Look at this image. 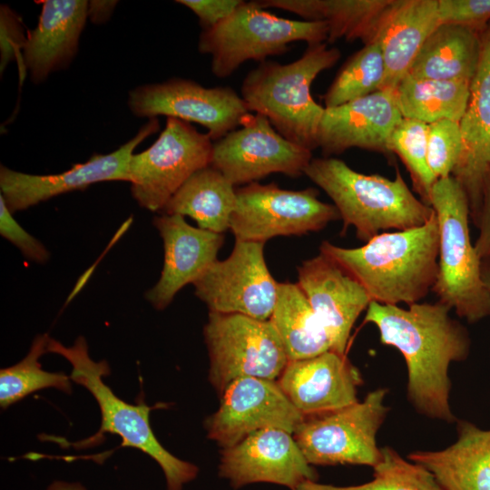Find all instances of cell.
<instances>
[{"label":"cell","instance_id":"cell-9","mask_svg":"<svg viewBox=\"0 0 490 490\" xmlns=\"http://www.w3.org/2000/svg\"><path fill=\"white\" fill-rule=\"evenodd\" d=\"M387 389L369 392L363 401L305 418L293 436L309 465H364L374 467L381 459L377 434L389 408Z\"/></svg>","mask_w":490,"mask_h":490},{"label":"cell","instance_id":"cell-28","mask_svg":"<svg viewBox=\"0 0 490 490\" xmlns=\"http://www.w3.org/2000/svg\"><path fill=\"white\" fill-rule=\"evenodd\" d=\"M236 202L234 185L220 171L209 165L191 175L162 211L188 216L199 228L223 234L230 230Z\"/></svg>","mask_w":490,"mask_h":490},{"label":"cell","instance_id":"cell-39","mask_svg":"<svg viewBox=\"0 0 490 490\" xmlns=\"http://www.w3.org/2000/svg\"><path fill=\"white\" fill-rule=\"evenodd\" d=\"M176 3L191 10L202 29L220 24L243 3L242 0H178Z\"/></svg>","mask_w":490,"mask_h":490},{"label":"cell","instance_id":"cell-27","mask_svg":"<svg viewBox=\"0 0 490 490\" xmlns=\"http://www.w3.org/2000/svg\"><path fill=\"white\" fill-rule=\"evenodd\" d=\"M482 32L440 24L425 41L407 74L472 82L481 56Z\"/></svg>","mask_w":490,"mask_h":490},{"label":"cell","instance_id":"cell-24","mask_svg":"<svg viewBox=\"0 0 490 490\" xmlns=\"http://www.w3.org/2000/svg\"><path fill=\"white\" fill-rule=\"evenodd\" d=\"M407 459L424 466L443 490H490V429L457 421L454 444L437 451H414Z\"/></svg>","mask_w":490,"mask_h":490},{"label":"cell","instance_id":"cell-21","mask_svg":"<svg viewBox=\"0 0 490 490\" xmlns=\"http://www.w3.org/2000/svg\"><path fill=\"white\" fill-rule=\"evenodd\" d=\"M152 222L163 241L164 260L161 277L145 298L162 310L179 290L193 284L217 260L224 235L195 228L181 215L162 213Z\"/></svg>","mask_w":490,"mask_h":490},{"label":"cell","instance_id":"cell-19","mask_svg":"<svg viewBox=\"0 0 490 490\" xmlns=\"http://www.w3.org/2000/svg\"><path fill=\"white\" fill-rule=\"evenodd\" d=\"M403 116L394 90H378L344 104L325 108L318 147L325 157L350 148L389 153V140Z\"/></svg>","mask_w":490,"mask_h":490},{"label":"cell","instance_id":"cell-5","mask_svg":"<svg viewBox=\"0 0 490 490\" xmlns=\"http://www.w3.org/2000/svg\"><path fill=\"white\" fill-rule=\"evenodd\" d=\"M47 352L60 355L71 364V380L86 388L100 409L98 433L75 443V447L97 445L103 434L110 433L121 437V446L136 448L156 461L164 473L167 490H181L184 484L196 477L199 469L195 465L174 456L156 438L150 424L152 407L144 403L125 402L103 382V377L110 374V367L106 360L95 361L90 357L83 337H78L69 347L50 338Z\"/></svg>","mask_w":490,"mask_h":490},{"label":"cell","instance_id":"cell-3","mask_svg":"<svg viewBox=\"0 0 490 490\" xmlns=\"http://www.w3.org/2000/svg\"><path fill=\"white\" fill-rule=\"evenodd\" d=\"M333 201L343 220L368 242L380 230H404L425 224L434 209L417 199L397 171L394 180L364 174L334 157L312 159L305 173Z\"/></svg>","mask_w":490,"mask_h":490},{"label":"cell","instance_id":"cell-22","mask_svg":"<svg viewBox=\"0 0 490 490\" xmlns=\"http://www.w3.org/2000/svg\"><path fill=\"white\" fill-rule=\"evenodd\" d=\"M481 38L479 64L470 84L466 109L459 122L462 153L452 173L467 195L474 224L480 212L485 185L490 181V24Z\"/></svg>","mask_w":490,"mask_h":490},{"label":"cell","instance_id":"cell-33","mask_svg":"<svg viewBox=\"0 0 490 490\" xmlns=\"http://www.w3.org/2000/svg\"><path fill=\"white\" fill-rule=\"evenodd\" d=\"M381 459L373 467V478L365 484L335 486L305 481L294 490H443L424 466L405 459L390 446L381 447Z\"/></svg>","mask_w":490,"mask_h":490},{"label":"cell","instance_id":"cell-15","mask_svg":"<svg viewBox=\"0 0 490 490\" xmlns=\"http://www.w3.org/2000/svg\"><path fill=\"white\" fill-rule=\"evenodd\" d=\"M160 127L157 118H151L134 137L117 150L94 154L87 162L76 163L61 173L37 175L0 166V195L12 213L26 210L49 199L101 182L129 181V162L134 149Z\"/></svg>","mask_w":490,"mask_h":490},{"label":"cell","instance_id":"cell-25","mask_svg":"<svg viewBox=\"0 0 490 490\" xmlns=\"http://www.w3.org/2000/svg\"><path fill=\"white\" fill-rule=\"evenodd\" d=\"M437 0H396L380 31L385 77L379 90H394L439 25Z\"/></svg>","mask_w":490,"mask_h":490},{"label":"cell","instance_id":"cell-12","mask_svg":"<svg viewBox=\"0 0 490 490\" xmlns=\"http://www.w3.org/2000/svg\"><path fill=\"white\" fill-rule=\"evenodd\" d=\"M128 106L138 117L165 115L199 123L217 141L241 126L251 114L232 88H207L178 77L136 87L129 93Z\"/></svg>","mask_w":490,"mask_h":490},{"label":"cell","instance_id":"cell-18","mask_svg":"<svg viewBox=\"0 0 490 490\" xmlns=\"http://www.w3.org/2000/svg\"><path fill=\"white\" fill-rule=\"evenodd\" d=\"M298 284L327 328L333 351L345 355L351 329L372 301L365 288L339 263L319 252L298 268Z\"/></svg>","mask_w":490,"mask_h":490},{"label":"cell","instance_id":"cell-26","mask_svg":"<svg viewBox=\"0 0 490 490\" xmlns=\"http://www.w3.org/2000/svg\"><path fill=\"white\" fill-rule=\"evenodd\" d=\"M396 0H263L255 4L263 9L279 8L294 13L305 21H326L328 42L339 38L377 42L382 26Z\"/></svg>","mask_w":490,"mask_h":490},{"label":"cell","instance_id":"cell-23","mask_svg":"<svg viewBox=\"0 0 490 490\" xmlns=\"http://www.w3.org/2000/svg\"><path fill=\"white\" fill-rule=\"evenodd\" d=\"M36 26L26 33L23 50L25 74L34 83L69 66L77 54L80 36L88 19V1H41Z\"/></svg>","mask_w":490,"mask_h":490},{"label":"cell","instance_id":"cell-17","mask_svg":"<svg viewBox=\"0 0 490 490\" xmlns=\"http://www.w3.org/2000/svg\"><path fill=\"white\" fill-rule=\"evenodd\" d=\"M220 475L234 487L269 482L294 490L318 475L299 449L293 434L278 428L251 433L235 446L223 448Z\"/></svg>","mask_w":490,"mask_h":490},{"label":"cell","instance_id":"cell-43","mask_svg":"<svg viewBox=\"0 0 490 490\" xmlns=\"http://www.w3.org/2000/svg\"><path fill=\"white\" fill-rule=\"evenodd\" d=\"M481 275L485 286L490 291V256L481 260Z\"/></svg>","mask_w":490,"mask_h":490},{"label":"cell","instance_id":"cell-41","mask_svg":"<svg viewBox=\"0 0 490 490\" xmlns=\"http://www.w3.org/2000/svg\"><path fill=\"white\" fill-rule=\"evenodd\" d=\"M117 3L114 0L88 1V18L95 24H104L112 16Z\"/></svg>","mask_w":490,"mask_h":490},{"label":"cell","instance_id":"cell-16","mask_svg":"<svg viewBox=\"0 0 490 490\" xmlns=\"http://www.w3.org/2000/svg\"><path fill=\"white\" fill-rule=\"evenodd\" d=\"M304 419L276 380L240 377L225 388L218 410L206 420L205 427L209 438L228 448L261 429L293 434Z\"/></svg>","mask_w":490,"mask_h":490},{"label":"cell","instance_id":"cell-32","mask_svg":"<svg viewBox=\"0 0 490 490\" xmlns=\"http://www.w3.org/2000/svg\"><path fill=\"white\" fill-rule=\"evenodd\" d=\"M385 71L380 44H365L341 66L323 95L324 107H336L378 91Z\"/></svg>","mask_w":490,"mask_h":490},{"label":"cell","instance_id":"cell-13","mask_svg":"<svg viewBox=\"0 0 490 490\" xmlns=\"http://www.w3.org/2000/svg\"><path fill=\"white\" fill-rule=\"evenodd\" d=\"M264 242L236 240L230 255L216 260L193 283L210 312L240 314L269 320L278 285L265 262Z\"/></svg>","mask_w":490,"mask_h":490},{"label":"cell","instance_id":"cell-20","mask_svg":"<svg viewBox=\"0 0 490 490\" xmlns=\"http://www.w3.org/2000/svg\"><path fill=\"white\" fill-rule=\"evenodd\" d=\"M277 382L307 418L358 402L357 391L362 377L346 355L329 350L310 358L289 361Z\"/></svg>","mask_w":490,"mask_h":490},{"label":"cell","instance_id":"cell-2","mask_svg":"<svg viewBox=\"0 0 490 490\" xmlns=\"http://www.w3.org/2000/svg\"><path fill=\"white\" fill-rule=\"evenodd\" d=\"M438 250L436 213L421 226L379 233L358 248H342L327 240L319 247L365 288L372 301L407 306L432 291Z\"/></svg>","mask_w":490,"mask_h":490},{"label":"cell","instance_id":"cell-40","mask_svg":"<svg viewBox=\"0 0 490 490\" xmlns=\"http://www.w3.org/2000/svg\"><path fill=\"white\" fill-rule=\"evenodd\" d=\"M475 225L479 233L474 245L482 260L490 256V181L485 185L482 206Z\"/></svg>","mask_w":490,"mask_h":490},{"label":"cell","instance_id":"cell-6","mask_svg":"<svg viewBox=\"0 0 490 490\" xmlns=\"http://www.w3.org/2000/svg\"><path fill=\"white\" fill-rule=\"evenodd\" d=\"M430 206L439 230L438 270L432 291L458 317L476 323L490 317V291L482 279V260L470 240L467 195L451 175L434 183Z\"/></svg>","mask_w":490,"mask_h":490},{"label":"cell","instance_id":"cell-14","mask_svg":"<svg viewBox=\"0 0 490 490\" xmlns=\"http://www.w3.org/2000/svg\"><path fill=\"white\" fill-rule=\"evenodd\" d=\"M312 159V151L285 139L262 114L251 113L240 128L213 143L210 165L235 186L270 173L297 178Z\"/></svg>","mask_w":490,"mask_h":490},{"label":"cell","instance_id":"cell-4","mask_svg":"<svg viewBox=\"0 0 490 490\" xmlns=\"http://www.w3.org/2000/svg\"><path fill=\"white\" fill-rule=\"evenodd\" d=\"M340 51L326 43L309 45L297 60L281 64L264 61L244 78L240 96L248 109L265 116L285 139L313 151L325 107L311 95V85L334 66Z\"/></svg>","mask_w":490,"mask_h":490},{"label":"cell","instance_id":"cell-36","mask_svg":"<svg viewBox=\"0 0 490 490\" xmlns=\"http://www.w3.org/2000/svg\"><path fill=\"white\" fill-rule=\"evenodd\" d=\"M439 24L484 31L490 24V0H437Z\"/></svg>","mask_w":490,"mask_h":490},{"label":"cell","instance_id":"cell-42","mask_svg":"<svg viewBox=\"0 0 490 490\" xmlns=\"http://www.w3.org/2000/svg\"><path fill=\"white\" fill-rule=\"evenodd\" d=\"M45 490H86V488L78 482L55 480Z\"/></svg>","mask_w":490,"mask_h":490},{"label":"cell","instance_id":"cell-11","mask_svg":"<svg viewBox=\"0 0 490 490\" xmlns=\"http://www.w3.org/2000/svg\"><path fill=\"white\" fill-rule=\"evenodd\" d=\"M230 221L236 240L264 242L277 236L318 231L340 219L334 204L318 199V191L283 190L275 183L252 182L236 190Z\"/></svg>","mask_w":490,"mask_h":490},{"label":"cell","instance_id":"cell-8","mask_svg":"<svg viewBox=\"0 0 490 490\" xmlns=\"http://www.w3.org/2000/svg\"><path fill=\"white\" fill-rule=\"evenodd\" d=\"M203 334L210 358L209 380L220 395L240 377L276 380L289 362L270 320L209 312Z\"/></svg>","mask_w":490,"mask_h":490},{"label":"cell","instance_id":"cell-31","mask_svg":"<svg viewBox=\"0 0 490 490\" xmlns=\"http://www.w3.org/2000/svg\"><path fill=\"white\" fill-rule=\"evenodd\" d=\"M48 334L37 335L27 355L18 363L0 370V406L7 408L28 395L55 388L70 394L72 380L63 372H49L42 368L40 358L47 353Z\"/></svg>","mask_w":490,"mask_h":490},{"label":"cell","instance_id":"cell-1","mask_svg":"<svg viewBox=\"0 0 490 490\" xmlns=\"http://www.w3.org/2000/svg\"><path fill=\"white\" fill-rule=\"evenodd\" d=\"M451 308L440 302H416L407 309L371 301L364 322L374 324L383 345L396 348L407 369V394L414 408L433 419L453 423L450 407L452 362L467 358L468 330L451 318Z\"/></svg>","mask_w":490,"mask_h":490},{"label":"cell","instance_id":"cell-34","mask_svg":"<svg viewBox=\"0 0 490 490\" xmlns=\"http://www.w3.org/2000/svg\"><path fill=\"white\" fill-rule=\"evenodd\" d=\"M428 124L403 118L389 140V151L397 154L408 170L421 201L430 206V195L436 181L427 162Z\"/></svg>","mask_w":490,"mask_h":490},{"label":"cell","instance_id":"cell-10","mask_svg":"<svg viewBox=\"0 0 490 490\" xmlns=\"http://www.w3.org/2000/svg\"><path fill=\"white\" fill-rule=\"evenodd\" d=\"M211 141L190 122L168 117L156 141L130 160L133 199L150 211H162L191 175L211 164Z\"/></svg>","mask_w":490,"mask_h":490},{"label":"cell","instance_id":"cell-29","mask_svg":"<svg viewBox=\"0 0 490 490\" xmlns=\"http://www.w3.org/2000/svg\"><path fill=\"white\" fill-rule=\"evenodd\" d=\"M269 320L282 342L289 361L333 350L327 328L298 283H279L277 301Z\"/></svg>","mask_w":490,"mask_h":490},{"label":"cell","instance_id":"cell-7","mask_svg":"<svg viewBox=\"0 0 490 490\" xmlns=\"http://www.w3.org/2000/svg\"><path fill=\"white\" fill-rule=\"evenodd\" d=\"M326 21L290 20L245 2L225 20L202 29L198 50L211 57V72L218 78L230 76L249 60L264 62L283 54L289 44L303 41L309 45L328 41Z\"/></svg>","mask_w":490,"mask_h":490},{"label":"cell","instance_id":"cell-35","mask_svg":"<svg viewBox=\"0 0 490 490\" xmlns=\"http://www.w3.org/2000/svg\"><path fill=\"white\" fill-rule=\"evenodd\" d=\"M462 148L458 122L441 120L428 124L427 162L436 181L452 175L461 157Z\"/></svg>","mask_w":490,"mask_h":490},{"label":"cell","instance_id":"cell-30","mask_svg":"<svg viewBox=\"0 0 490 490\" xmlns=\"http://www.w3.org/2000/svg\"><path fill=\"white\" fill-rule=\"evenodd\" d=\"M471 82L416 78L406 74L394 89L403 118L426 124L460 122L469 99Z\"/></svg>","mask_w":490,"mask_h":490},{"label":"cell","instance_id":"cell-37","mask_svg":"<svg viewBox=\"0 0 490 490\" xmlns=\"http://www.w3.org/2000/svg\"><path fill=\"white\" fill-rule=\"evenodd\" d=\"M26 41L23 24L18 15L9 6H0V70L1 74L6 65L13 60L17 59L20 65V73L25 74L23 64V50Z\"/></svg>","mask_w":490,"mask_h":490},{"label":"cell","instance_id":"cell-38","mask_svg":"<svg viewBox=\"0 0 490 490\" xmlns=\"http://www.w3.org/2000/svg\"><path fill=\"white\" fill-rule=\"evenodd\" d=\"M0 234L14 244L31 261L44 264L50 259V252L34 236L29 234L14 218L0 195Z\"/></svg>","mask_w":490,"mask_h":490}]
</instances>
